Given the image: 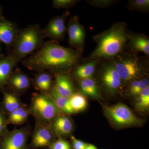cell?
<instances>
[{
  "mask_svg": "<svg viewBox=\"0 0 149 149\" xmlns=\"http://www.w3.org/2000/svg\"><path fill=\"white\" fill-rule=\"evenodd\" d=\"M3 98L0 103V110L7 116L15 110L24 106L19 96L10 91L3 89Z\"/></svg>",
  "mask_w": 149,
  "mask_h": 149,
  "instance_id": "5bb4252c",
  "label": "cell"
},
{
  "mask_svg": "<svg viewBox=\"0 0 149 149\" xmlns=\"http://www.w3.org/2000/svg\"><path fill=\"white\" fill-rule=\"evenodd\" d=\"M128 35L126 24L123 22L115 23L109 29L94 35L93 39L97 46L87 61L114 58L123 51Z\"/></svg>",
  "mask_w": 149,
  "mask_h": 149,
  "instance_id": "7a4b0ae2",
  "label": "cell"
},
{
  "mask_svg": "<svg viewBox=\"0 0 149 149\" xmlns=\"http://www.w3.org/2000/svg\"><path fill=\"white\" fill-rule=\"evenodd\" d=\"M54 88L59 94L69 98L74 93V87L69 73L56 75Z\"/></svg>",
  "mask_w": 149,
  "mask_h": 149,
  "instance_id": "d6986e66",
  "label": "cell"
},
{
  "mask_svg": "<svg viewBox=\"0 0 149 149\" xmlns=\"http://www.w3.org/2000/svg\"><path fill=\"white\" fill-rule=\"evenodd\" d=\"M136 107L140 110H144L148 109L149 107V102L146 100L140 95H139L136 104Z\"/></svg>",
  "mask_w": 149,
  "mask_h": 149,
  "instance_id": "4dcf8cb0",
  "label": "cell"
},
{
  "mask_svg": "<svg viewBox=\"0 0 149 149\" xmlns=\"http://www.w3.org/2000/svg\"><path fill=\"white\" fill-rule=\"evenodd\" d=\"M122 81L137 80L144 71V64L134 53L123 52L118 55L111 61Z\"/></svg>",
  "mask_w": 149,
  "mask_h": 149,
  "instance_id": "5b68a950",
  "label": "cell"
},
{
  "mask_svg": "<svg viewBox=\"0 0 149 149\" xmlns=\"http://www.w3.org/2000/svg\"><path fill=\"white\" fill-rule=\"evenodd\" d=\"M69 100L72 109L75 113L83 111L86 109L88 105L86 98L81 93H74L70 97Z\"/></svg>",
  "mask_w": 149,
  "mask_h": 149,
  "instance_id": "cb8c5ba5",
  "label": "cell"
},
{
  "mask_svg": "<svg viewBox=\"0 0 149 149\" xmlns=\"http://www.w3.org/2000/svg\"><path fill=\"white\" fill-rule=\"evenodd\" d=\"M70 15L69 11L66 10L62 15L52 18L45 28L43 29L44 39L49 38L52 41L58 42L64 40L67 32L65 22Z\"/></svg>",
  "mask_w": 149,
  "mask_h": 149,
  "instance_id": "30bf717a",
  "label": "cell"
},
{
  "mask_svg": "<svg viewBox=\"0 0 149 149\" xmlns=\"http://www.w3.org/2000/svg\"><path fill=\"white\" fill-rule=\"evenodd\" d=\"M85 149H98L95 146L92 144H87Z\"/></svg>",
  "mask_w": 149,
  "mask_h": 149,
  "instance_id": "d6a6232c",
  "label": "cell"
},
{
  "mask_svg": "<svg viewBox=\"0 0 149 149\" xmlns=\"http://www.w3.org/2000/svg\"><path fill=\"white\" fill-rule=\"evenodd\" d=\"M127 8L131 11H139L140 12L148 11L149 0H131L128 1Z\"/></svg>",
  "mask_w": 149,
  "mask_h": 149,
  "instance_id": "484cf974",
  "label": "cell"
},
{
  "mask_svg": "<svg viewBox=\"0 0 149 149\" xmlns=\"http://www.w3.org/2000/svg\"><path fill=\"white\" fill-rule=\"evenodd\" d=\"M29 115V109L25 105L12 112L7 117L9 124L19 125L27 122Z\"/></svg>",
  "mask_w": 149,
  "mask_h": 149,
  "instance_id": "603a6c76",
  "label": "cell"
},
{
  "mask_svg": "<svg viewBox=\"0 0 149 149\" xmlns=\"http://www.w3.org/2000/svg\"><path fill=\"white\" fill-rule=\"evenodd\" d=\"M82 59V53L51 40L44 42L40 49L20 62L30 70L47 71L56 75L72 72Z\"/></svg>",
  "mask_w": 149,
  "mask_h": 149,
  "instance_id": "6da1fadb",
  "label": "cell"
},
{
  "mask_svg": "<svg viewBox=\"0 0 149 149\" xmlns=\"http://www.w3.org/2000/svg\"><path fill=\"white\" fill-rule=\"evenodd\" d=\"M18 63L11 56L8 55L0 58V91L7 85L10 77Z\"/></svg>",
  "mask_w": 149,
  "mask_h": 149,
  "instance_id": "e0dca14e",
  "label": "cell"
},
{
  "mask_svg": "<svg viewBox=\"0 0 149 149\" xmlns=\"http://www.w3.org/2000/svg\"><path fill=\"white\" fill-rule=\"evenodd\" d=\"M32 85V80L28 74L17 69L11 74L7 85L10 91L17 95L24 94Z\"/></svg>",
  "mask_w": 149,
  "mask_h": 149,
  "instance_id": "8fae6325",
  "label": "cell"
},
{
  "mask_svg": "<svg viewBox=\"0 0 149 149\" xmlns=\"http://www.w3.org/2000/svg\"><path fill=\"white\" fill-rule=\"evenodd\" d=\"M99 61L97 60L89 61L84 64H79L72 71L73 76L80 80L92 78Z\"/></svg>",
  "mask_w": 149,
  "mask_h": 149,
  "instance_id": "ffe728a7",
  "label": "cell"
},
{
  "mask_svg": "<svg viewBox=\"0 0 149 149\" xmlns=\"http://www.w3.org/2000/svg\"><path fill=\"white\" fill-rule=\"evenodd\" d=\"M127 45L133 52H140L149 55V39L144 34L129 33Z\"/></svg>",
  "mask_w": 149,
  "mask_h": 149,
  "instance_id": "2e32d148",
  "label": "cell"
},
{
  "mask_svg": "<svg viewBox=\"0 0 149 149\" xmlns=\"http://www.w3.org/2000/svg\"><path fill=\"white\" fill-rule=\"evenodd\" d=\"M19 30L15 22L0 16V42L11 48Z\"/></svg>",
  "mask_w": 149,
  "mask_h": 149,
  "instance_id": "4fadbf2b",
  "label": "cell"
},
{
  "mask_svg": "<svg viewBox=\"0 0 149 149\" xmlns=\"http://www.w3.org/2000/svg\"><path fill=\"white\" fill-rule=\"evenodd\" d=\"M49 125L56 137H63L69 136L74 128L72 120L65 114L58 116Z\"/></svg>",
  "mask_w": 149,
  "mask_h": 149,
  "instance_id": "9a60e30c",
  "label": "cell"
},
{
  "mask_svg": "<svg viewBox=\"0 0 149 149\" xmlns=\"http://www.w3.org/2000/svg\"><path fill=\"white\" fill-rule=\"evenodd\" d=\"M31 143L28 149L47 148L56 140V136L49 125L35 121L34 130L32 132Z\"/></svg>",
  "mask_w": 149,
  "mask_h": 149,
  "instance_id": "ba28073f",
  "label": "cell"
},
{
  "mask_svg": "<svg viewBox=\"0 0 149 149\" xmlns=\"http://www.w3.org/2000/svg\"><path fill=\"white\" fill-rule=\"evenodd\" d=\"M1 13V6L0 5V16H2Z\"/></svg>",
  "mask_w": 149,
  "mask_h": 149,
  "instance_id": "836d02e7",
  "label": "cell"
},
{
  "mask_svg": "<svg viewBox=\"0 0 149 149\" xmlns=\"http://www.w3.org/2000/svg\"><path fill=\"white\" fill-rule=\"evenodd\" d=\"M68 43L72 49L83 53L85 47V28L76 15L70 18L67 25Z\"/></svg>",
  "mask_w": 149,
  "mask_h": 149,
  "instance_id": "9c48e42d",
  "label": "cell"
},
{
  "mask_svg": "<svg viewBox=\"0 0 149 149\" xmlns=\"http://www.w3.org/2000/svg\"><path fill=\"white\" fill-rule=\"evenodd\" d=\"M148 86H149V80L147 78L133 80L130 84L129 93L132 95L139 96Z\"/></svg>",
  "mask_w": 149,
  "mask_h": 149,
  "instance_id": "d4e9b609",
  "label": "cell"
},
{
  "mask_svg": "<svg viewBox=\"0 0 149 149\" xmlns=\"http://www.w3.org/2000/svg\"><path fill=\"white\" fill-rule=\"evenodd\" d=\"M71 140L73 149H85L87 146V144L83 141L77 140L74 136H72Z\"/></svg>",
  "mask_w": 149,
  "mask_h": 149,
  "instance_id": "1f68e13d",
  "label": "cell"
},
{
  "mask_svg": "<svg viewBox=\"0 0 149 149\" xmlns=\"http://www.w3.org/2000/svg\"><path fill=\"white\" fill-rule=\"evenodd\" d=\"M44 39L43 29L38 24L19 29L9 55L18 63L40 49L44 44Z\"/></svg>",
  "mask_w": 149,
  "mask_h": 149,
  "instance_id": "3957f363",
  "label": "cell"
},
{
  "mask_svg": "<svg viewBox=\"0 0 149 149\" xmlns=\"http://www.w3.org/2000/svg\"><path fill=\"white\" fill-rule=\"evenodd\" d=\"M52 73L47 71L38 72L32 80V84L40 93H48L54 87Z\"/></svg>",
  "mask_w": 149,
  "mask_h": 149,
  "instance_id": "ac0fdd59",
  "label": "cell"
},
{
  "mask_svg": "<svg viewBox=\"0 0 149 149\" xmlns=\"http://www.w3.org/2000/svg\"><path fill=\"white\" fill-rule=\"evenodd\" d=\"M79 88L83 95L95 98L100 97L98 85L96 81L92 78L80 80Z\"/></svg>",
  "mask_w": 149,
  "mask_h": 149,
  "instance_id": "7402d4cb",
  "label": "cell"
},
{
  "mask_svg": "<svg viewBox=\"0 0 149 149\" xmlns=\"http://www.w3.org/2000/svg\"><path fill=\"white\" fill-rule=\"evenodd\" d=\"M104 109L108 118L117 126L126 127L141 125L143 122L124 104L119 103L111 106H104Z\"/></svg>",
  "mask_w": 149,
  "mask_h": 149,
  "instance_id": "8992f818",
  "label": "cell"
},
{
  "mask_svg": "<svg viewBox=\"0 0 149 149\" xmlns=\"http://www.w3.org/2000/svg\"><path fill=\"white\" fill-rule=\"evenodd\" d=\"M86 1L91 6L105 8L111 6L118 1L117 0H88Z\"/></svg>",
  "mask_w": 149,
  "mask_h": 149,
  "instance_id": "83f0119b",
  "label": "cell"
},
{
  "mask_svg": "<svg viewBox=\"0 0 149 149\" xmlns=\"http://www.w3.org/2000/svg\"><path fill=\"white\" fill-rule=\"evenodd\" d=\"M49 149H71L69 142L64 139L60 138L56 139L49 147Z\"/></svg>",
  "mask_w": 149,
  "mask_h": 149,
  "instance_id": "f1b7e54d",
  "label": "cell"
},
{
  "mask_svg": "<svg viewBox=\"0 0 149 149\" xmlns=\"http://www.w3.org/2000/svg\"><path fill=\"white\" fill-rule=\"evenodd\" d=\"M35 121L49 125L58 116L64 114L59 109L48 93H34L29 107Z\"/></svg>",
  "mask_w": 149,
  "mask_h": 149,
  "instance_id": "277c9868",
  "label": "cell"
},
{
  "mask_svg": "<svg viewBox=\"0 0 149 149\" xmlns=\"http://www.w3.org/2000/svg\"><path fill=\"white\" fill-rule=\"evenodd\" d=\"M9 125L7 117L0 110V138L9 131L8 125Z\"/></svg>",
  "mask_w": 149,
  "mask_h": 149,
  "instance_id": "f546056e",
  "label": "cell"
},
{
  "mask_svg": "<svg viewBox=\"0 0 149 149\" xmlns=\"http://www.w3.org/2000/svg\"><path fill=\"white\" fill-rule=\"evenodd\" d=\"M80 1L78 0H53L52 5L55 9H68L72 8Z\"/></svg>",
  "mask_w": 149,
  "mask_h": 149,
  "instance_id": "4316f807",
  "label": "cell"
},
{
  "mask_svg": "<svg viewBox=\"0 0 149 149\" xmlns=\"http://www.w3.org/2000/svg\"><path fill=\"white\" fill-rule=\"evenodd\" d=\"M101 79L104 86L111 92L117 91L122 82L121 78L111 62L103 65Z\"/></svg>",
  "mask_w": 149,
  "mask_h": 149,
  "instance_id": "7c38bea8",
  "label": "cell"
},
{
  "mask_svg": "<svg viewBox=\"0 0 149 149\" xmlns=\"http://www.w3.org/2000/svg\"><path fill=\"white\" fill-rule=\"evenodd\" d=\"M48 94L51 96L56 105L63 113L65 115H70L75 113L70 105L69 98L59 94L54 87L52 88Z\"/></svg>",
  "mask_w": 149,
  "mask_h": 149,
  "instance_id": "44dd1931",
  "label": "cell"
},
{
  "mask_svg": "<svg viewBox=\"0 0 149 149\" xmlns=\"http://www.w3.org/2000/svg\"><path fill=\"white\" fill-rule=\"evenodd\" d=\"M31 128L28 124L8 131L0 138V149H28L27 142L32 134Z\"/></svg>",
  "mask_w": 149,
  "mask_h": 149,
  "instance_id": "52a82bcc",
  "label": "cell"
}]
</instances>
